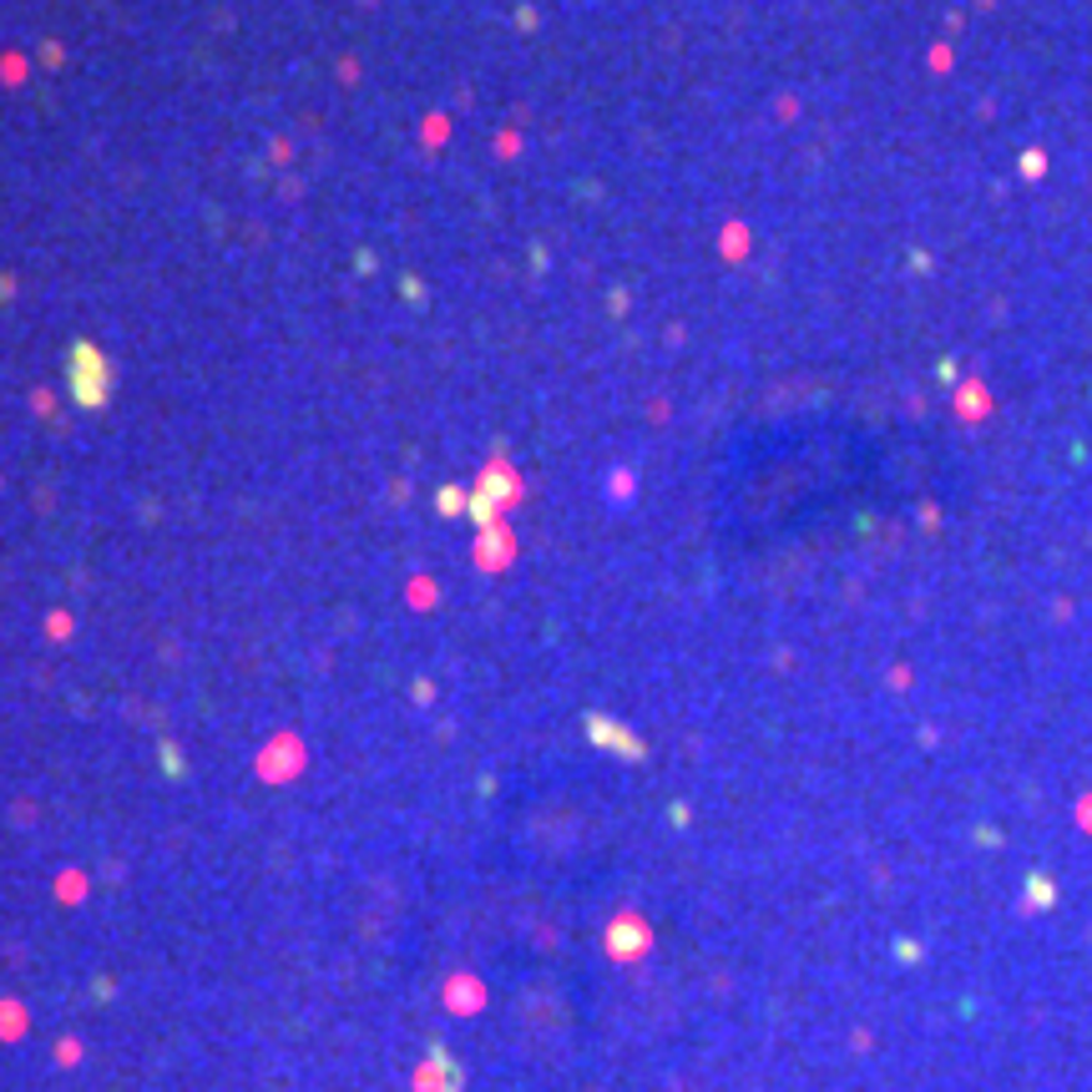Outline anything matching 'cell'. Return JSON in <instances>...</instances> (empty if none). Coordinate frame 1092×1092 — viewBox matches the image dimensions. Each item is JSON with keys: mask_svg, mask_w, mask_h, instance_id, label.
Listing matches in <instances>:
<instances>
[{"mask_svg": "<svg viewBox=\"0 0 1092 1092\" xmlns=\"http://www.w3.org/2000/svg\"><path fill=\"white\" fill-rule=\"evenodd\" d=\"M430 1062L440 1067V1082H435V1088H430V1092H461V1082H466V1073H461V1062H455V1057H450L446 1047H440V1042H430Z\"/></svg>", "mask_w": 1092, "mask_h": 1092, "instance_id": "obj_1", "label": "cell"}]
</instances>
